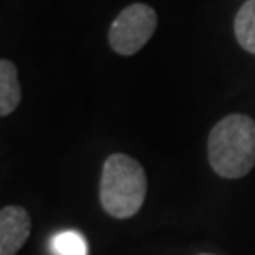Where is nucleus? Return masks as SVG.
I'll return each instance as SVG.
<instances>
[{
	"instance_id": "f257e3e1",
	"label": "nucleus",
	"mask_w": 255,
	"mask_h": 255,
	"mask_svg": "<svg viewBox=\"0 0 255 255\" xmlns=\"http://www.w3.org/2000/svg\"><path fill=\"white\" fill-rule=\"evenodd\" d=\"M208 161L214 172L227 180L246 176L255 164V121L231 114L218 121L208 136Z\"/></svg>"
},
{
	"instance_id": "f03ea898",
	"label": "nucleus",
	"mask_w": 255,
	"mask_h": 255,
	"mask_svg": "<svg viewBox=\"0 0 255 255\" xmlns=\"http://www.w3.org/2000/svg\"><path fill=\"white\" fill-rule=\"evenodd\" d=\"M147 193L142 164L125 153L106 159L101 176V204L112 218L127 219L138 214Z\"/></svg>"
},
{
	"instance_id": "7ed1b4c3",
	"label": "nucleus",
	"mask_w": 255,
	"mask_h": 255,
	"mask_svg": "<svg viewBox=\"0 0 255 255\" xmlns=\"http://www.w3.org/2000/svg\"><path fill=\"white\" fill-rule=\"evenodd\" d=\"M155 28H157L155 9L142 2L130 4L125 9H121V13L114 19L110 27V47L116 53L130 57L149 42Z\"/></svg>"
},
{
	"instance_id": "20e7f679",
	"label": "nucleus",
	"mask_w": 255,
	"mask_h": 255,
	"mask_svg": "<svg viewBox=\"0 0 255 255\" xmlns=\"http://www.w3.org/2000/svg\"><path fill=\"white\" fill-rule=\"evenodd\" d=\"M30 235V216L21 206L0 210V255H15Z\"/></svg>"
},
{
	"instance_id": "39448f33",
	"label": "nucleus",
	"mask_w": 255,
	"mask_h": 255,
	"mask_svg": "<svg viewBox=\"0 0 255 255\" xmlns=\"http://www.w3.org/2000/svg\"><path fill=\"white\" fill-rule=\"evenodd\" d=\"M21 102V83H19L17 66L0 59V118L9 116Z\"/></svg>"
},
{
	"instance_id": "423d86ee",
	"label": "nucleus",
	"mask_w": 255,
	"mask_h": 255,
	"mask_svg": "<svg viewBox=\"0 0 255 255\" xmlns=\"http://www.w3.org/2000/svg\"><path fill=\"white\" fill-rule=\"evenodd\" d=\"M235 36L242 49L255 55V0H246L235 15Z\"/></svg>"
},
{
	"instance_id": "0eeeda50",
	"label": "nucleus",
	"mask_w": 255,
	"mask_h": 255,
	"mask_svg": "<svg viewBox=\"0 0 255 255\" xmlns=\"http://www.w3.org/2000/svg\"><path fill=\"white\" fill-rule=\"evenodd\" d=\"M55 255H87V242L78 231H61L51 238Z\"/></svg>"
},
{
	"instance_id": "6e6552de",
	"label": "nucleus",
	"mask_w": 255,
	"mask_h": 255,
	"mask_svg": "<svg viewBox=\"0 0 255 255\" xmlns=\"http://www.w3.org/2000/svg\"><path fill=\"white\" fill-rule=\"evenodd\" d=\"M201 255H210V254H201Z\"/></svg>"
}]
</instances>
